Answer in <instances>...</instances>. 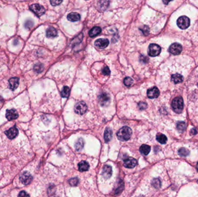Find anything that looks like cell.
I'll use <instances>...</instances> for the list:
<instances>
[{
  "mask_svg": "<svg viewBox=\"0 0 198 197\" xmlns=\"http://www.w3.org/2000/svg\"><path fill=\"white\" fill-rule=\"evenodd\" d=\"M84 141L82 138H79L77 141L75 143V148L77 151H79L81 150L82 149V148H84Z\"/></svg>",
  "mask_w": 198,
  "mask_h": 197,
  "instance_id": "cell-24",
  "label": "cell"
},
{
  "mask_svg": "<svg viewBox=\"0 0 198 197\" xmlns=\"http://www.w3.org/2000/svg\"><path fill=\"white\" fill-rule=\"evenodd\" d=\"M34 71L37 72V73H40L43 70H44V65L42 64H37L34 67Z\"/></svg>",
  "mask_w": 198,
  "mask_h": 197,
  "instance_id": "cell-31",
  "label": "cell"
},
{
  "mask_svg": "<svg viewBox=\"0 0 198 197\" xmlns=\"http://www.w3.org/2000/svg\"><path fill=\"white\" fill-rule=\"evenodd\" d=\"M30 9L37 16H41L45 12V9L43 6L39 4H33L30 7Z\"/></svg>",
  "mask_w": 198,
  "mask_h": 197,
  "instance_id": "cell-6",
  "label": "cell"
},
{
  "mask_svg": "<svg viewBox=\"0 0 198 197\" xmlns=\"http://www.w3.org/2000/svg\"><path fill=\"white\" fill-rule=\"evenodd\" d=\"M157 140L161 144H165L167 142V137L163 134H158L157 135Z\"/></svg>",
  "mask_w": 198,
  "mask_h": 197,
  "instance_id": "cell-25",
  "label": "cell"
},
{
  "mask_svg": "<svg viewBox=\"0 0 198 197\" xmlns=\"http://www.w3.org/2000/svg\"><path fill=\"white\" fill-rule=\"evenodd\" d=\"M103 176L106 179H108L111 177L112 173V167L110 165H106L104 166L103 169Z\"/></svg>",
  "mask_w": 198,
  "mask_h": 197,
  "instance_id": "cell-15",
  "label": "cell"
},
{
  "mask_svg": "<svg viewBox=\"0 0 198 197\" xmlns=\"http://www.w3.org/2000/svg\"><path fill=\"white\" fill-rule=\"evenodd\" d=\"M33 23L32 21L31 20H27L26 22H25V26L26 28H31L33 27Z\"/></svg>",
  "mask_w": 198,
  "mask_h": 197,
  "instance_id": "cell-38",
  "label": "cell"
},
{
  "mask_svg": "<svg viewBox=\"0 0 198 197\" xmlns=\"http://www.w3.org/2000/svg\"><path fill=\"white\" fill-rule=\"evenodd\" d=\"M19 79L16 77H12L9 80V86L12 90H15L17 88V87L19 86Z\"/></svg>",
  "mask_w": 198,
  "mask_h": 197,
  "instance_id": "cell-16",
  "label": "cell"
},
{
  "mask_svg": "<svg viewBox=\"0 0 198 197\" xmlns=\"http://www.w3.org/2000/svg\"><path fill=\"white\" fill-rule=\"evenodd\" d=\"M81 16L79 14L77 13H71L68 14L67 16V19L69 21L75 22H78L80 20Z\"/></svg>",
  "mask_w": 198,
  "mask_h": 197,
  "instance_id": "cell-17",
  "label": "cell"
},
{
  "mask_svg": "<svg viewBox=\"0 0 198 197\" xmlns=\"http://www.w3.org/2000/svg\"><path fill=\"white\" fill-rule=\"evenodd\" d=\"M177 24L179 28L181 29H186L188 28V27L190 25V20L189 19L186 17V16H183L180 17L177 21Z\"/></svg>",
  "mask_w": 198,
  "mask_h": 197,
  "instance_id": "cell-3",
  "label": "cell"
},
{
  "mask_svg": "<svg viewBox=\"0 0 198 197\" xmlns=\"http://www.w3.org/2000/svg\"><path fill=\"white\" fill-rule=\"evenodd\" d=\"M138 106H139V108H140V109H142V110H143V109H145L147 108V105L146 103L143 102H141L139 103V104H138Z\"/></svg>",
  "mask_w": 198,
  "mask_h": 197,
  "instance_id": "cell-35",
  "label": "cell"
},
{
  "mask_svg": "<svg viewBox=\"0 0 198 197\" xmlns=\"http://www.w3.org/2000/svg\"><path fill=\"white\" fill-rule=\"evenodd\" d=\"M172 80L174 83H179L183 80V76L181 74H174L172 76Z\"/></svg>",
  "mask_w": 198,
  "mask_h": 197,
  "instance_id": "cell-23",
  "label": "cell"
},
{
  "mask_svg": "<svg viewBox=\"0 0 198 197\" xmlns=\"http://www.w3.org/2000/svg\"><path fill=\"white\" fill-rule=\"evenodd\" d=\"M124 84L126 86H130L133 83V80L130 77H126L124 79Z\"/></svg>",
  "mask_w": 198,
  "mask_h": 197,
  "instance_id": "cell-32",
  "label": "cell"
},
{
  "mask_svg": "<svg viewBox=\"0 0 198 197\" xmlns=\"http://www.w3.org/2000/svg\"><path fill=\"white\" fill-rule=\"evenodd\" d=\"M79 170L81 172H85L87 171L89 168V164L85 161H82L78 164Z\"/></svg>",
  "mask_w": 198,
  "mask_h": 197,
  "instance_id": "cell-18",
  "label": "cell"
},
{
  "mask_svg": "<svg viewBox=\"0 0 198 197\" xmlns=\"http://www.w3.org/2000/svg\"><path fill=\"white\" fill-rule=\"evenodd\" d=\"M19 197H30V196L25 191H21L19 194Z\"/></svg>",
  "mask_w": 198,
  "mask_h": 197,
  "instance_id": "cell-37",
  "label": "cell"
},
{
  "mask_svg": "<svg viewBox=\"0 0 198 197\" xmlns=\"http://www.w3.org/2000/svg\"><path fill=\"white\" fill-rule=\"evenodd\" d=\"M18 116H19L18 113L15 109L7 110L6 112V118L9 121L16 119L18 117Z\"/></svg>",
  "mask_w": 198,
  "mask_h": 197,
  "instance_id": "cell-13",
  "label": "cell"
},
{
  "mask_svg": "<svg viewBox=\"0 0 198 197\" xmlns=\"http://www.w3.org/2000/svg\"><path fill=\"white\" fill-rule=\"evenodd\" d=\"M186 127V124L184 122H180L177 123V128L181 133H183L185 130Z\"/></svg>",
  "mask_w": 198,
  "mask_h": 197,
  "instance_id": "cell-27",
  "label": "cell"
},
{
  "mask_svg": "<svg viewBox=\"0 0 198 197\" xmlns=\"http://www.w3.org/2000/svg\"><path fill=\"white\" fill-rule=\"evenodd\" d=\"M50 4L53 6H56V5H59L60 3H62V1H61V0H60V1H58V0H53V1H50Z\"/></svg>",
  "mask_w": 198,
  "mask_h": 197,
  "instance_id": "cell-36",
  "label": "cell"
},
{
  "mask_svg": "<svg viewBox=\"0 0 198 197\" xmlns=\"http://www.w3.org/2000/svg\"><path fill=\"white\" fill-rule=\"evenodd\" d=\"M99 101L101 106H107L110 101V97L106 93H103L99 96Z\"/></svg>",
  "mask_w": 198,
  "mask_h": 197,
  "instance_id": "cell-9",
  "label": "cell"
},
{
  "mask_svg": "<svg viewBox=\"0 0 198 197\" xmlns=\"http://www.w3.org/2000/svg\"><path fill=\"white\" fill-rule=\"evenodd\" d=\"M70 92V89L68 86H64L61 92V96L63 98H67L68 97Z\"/></svg>",
  "mask_w": 198,
  "mask_h": 197,
  "instance_id": "cell-26",
  "label": "cell"
},
{
  "mask_svg": "<svg viewBox=\"0 0 198 197\" xmlns=\"http://www.w3.org/2000/svg\"><path fill=\"white\" fill-rule=\"evenodd\" d=\"M183 50L182 46L178 43H174L169 47V51L170 53L174 55H178Z\"/></svg>",
  "mask_w": 198,
  "mask_h": 197,
  "instance_id": "cell-8",
  "label": "cell"
},
{
  "mask_svg": "<svg viewBox=\"0 0 198 197\" xmlns=\"http://www.w3.org/2000/svg\"><path fill=\"white\" fill-rule=\"evenodd\" d=\"M150 150H151V148L147 145H143L140 148V153L144 156L148 155L150 152Z\"/></svg>",
  "mask_w": 198,
  "mask_h": 197,
  "instance_id": "cell-22",
  "label": "cell"
},
{
  "mask_svg": "<svg viewBox=\"0 0 198 197\" xmlns=\"http://www.w3.org/2000/svg\"><path fill=\"white\" fill-rule=\"evenodd\" d=\"M18 130L16 127H13L5 132V134L10 139L15 138L18 135Z\"/></svg>",
  "mask_w": 198,
  "mask_h": 197,
  "instance_id": "cell-12",
  "label": "cell"
},
{
  "mask_svg": "<svg viewBox=\"0 0 198 197\" xmlns=\"http://www.w3.org/2000/svg\"><path fill=\"white\" fill-rule=\"evenodd\" d=\"M101 29L100 27H95L90 30L89 33V35L90 37H95L99 34L101 33Z\"/></svg>",
  "mask_w": 198,
  "mask_h": 197,
  "instance_id": "cell-20",
  "label": "cell"
},
{
  "mask_svg": "<svg viewBox=\"0 0 198 197\" xmlns=\"http://www.w3.org/2000/svg\"><path fill=\"white\" fill-rule=\"evenodd\" d=\"M137 161L133 157H128L124 161V166L127 168H133L136 166Z\"/></svg>",
  "mask_w": 198,
  "mask_h": 197,
  "instance_id": "cell-11",
  "label": "cell"
},
{
  "mask_svg": "<svg viewBox=\"0 0 198 197\" xmlns=\"http://www.w3.org/2000/svg\"><path fill=\"white\" fill-rule=\"evenodd\" d=\"M68 183L71 186H76L79 183V180L76 177H74V178L70 179L68 180Z\"/></svg>",
  "mask_w": 198,
  "mask_h": 197,
  "instance_id": "cell-33",
  "label": "cell"
},
{
  "mask_svg": "<svg viewBox=\"0 0 198 197\" xmlns=\"http://www.w3.org/2000/svg\"><path fill=\"white\" fill-rule=\"evenodd\" d=\"M132 134V131L130 128L124 126L120 128L117 132L116 136L118 139L121 141H128Z\"/></svg>",
  "mask_w": 198,
  "mask_h": 197,
  "instance_id": "cell-1",
  "label": "cell"
},
{
  "mask_svg": "<svg viewBox=\"0 0 198 197\" xmlns=\"http://www.w3.org/2000/svg\"><path fill=\"white\" fill-rule=\"evenodd\" d=\"M99 7L100 9H102L103 10H106L109 4V2L105 1H100L99 2Z\"/></svg>",
  "mask_w": 198,
  "mask_h": 197,
  "instance_id": "cell-30",
  "label": "cell"
},
{
  "mask_svg": "<svg viewBox=\"0 0 198 197\" xmlns=\"http://www.w3.org/2000/svg\"><path fill=\"white\" fill-rule=\"evenodd\" d=\"M161 51V48L158 45L152 43L149 46L148 53L149 56L151 57H156L158 56Z\"/></svg>",
  "mask_w": 198,
  "mask_h": 197,
  "instance_id": "cell-5",
  "label": "cell"
},
{
  "mask_svg": "<svg viewBox=\"0 0 198 197\" xmlns=\"http://www.w3.org/2000/svg\"><path fill=\"white\" fill-rule=\"evenodd\" d=\"M102 73L104 75H109L110 74V70L108 67H105L102 70Z\"/></svg>",
  "mask_w": 198,
  "mask_h": 197,
  "instance_id": "cell-34",
  "label": "cell"
},
{
  "mask_svg": "<svg viewBox=\"0 0 198 197\" xmlns=\"http://www.w3.org/2000/svg\"><path fill=\"white\" fill-rule=\"evenodd\" d=\"M58 35L56 30L53 27H50L47 30V36L49 38H54Z\"/></svg>",
  "mask_w": 198,
  "mask_h": 197,
  "instance_id": "cell-21",
  "label": "cell"
},
{
  "mask_svg": "<svg viewBox=\"0 0 198 197\" xmlns=\"http://www.w3.org/2000/svg\"><path fill=\"white\" fill-rule=\"evenodd\" d=\"M87 106L85 102L83 101L77 102L74 107V111L76 114L82 115L84 114L87 111Z\"/></svg>",
  "mask_w": 198,
  "mask_h": 197,
  "instance_id": "cell-4",
  "label": "cell"
},
{
  "mask_svg": "<svg viewBox=\"0 0 198 197\" xmlns=\"http://www.w3.org/2000/svg\"><path fill=\"white\" fill-rule=\"evenodd\" d=\"M19 179L23 185H29L33 180V176L28 172L25 171L20 175Z\"/></svg>",
  "mask_w": 198,
  "mask_h": 197,
  "instance_id": "cell-7",
  "label": "cell"
},
{
  "mask_svg": "<svg viewBox=\"0 0 198 197\" xmlns=\"http://www.w3.org/2000/svg\"><path fill=\"white\" fill-rule=\"evenodd\" d=\"M108 44L109 41L106 38H100L95 42V45L99 49H104L108 46Z\"/></svg>",
  "mask_w": 198,
  "mask_h": 197,
  "instance_id": "cell-10",
  "label": "cell"
},
{
  "mask_svg": "<svg viewBox=\"0 0 198 197\" xmlns=\"http://www.w3.org/2000/svg\"><path fill=\"white\" fill-rule=\"evenodd\" d=\"M197 171H198V162L197 163Z\"/></svg>",
  "mask_w": 198,
  "mask_h": 197,
  "instance_id": "cell-40",
  "label": "cell"
},
{
  "mask_svg": "<svg viewBox=\"0 0 198 197\" xmlns=\"http://www.w3.org/2000/svg\"><path fill=\"white\" fill-rule=\"evenodd\" d=\"M197 133V130H196L195 129L193 128V129L191 130V134L192 135H195Z\"/></svg>",
  "mask_w": 198,
  "mask_h": 197,
  "instance_id": "cell-39",
  "label": "cell"
},
{
  "mask_svg": "<svg viewBox=\"0 0 198 197\" xmlns=\"http://www.w3.org/2000/svg\"><path fill=\"white\" fill-rule=\"evenodd\" d=\"M112 136V130L110 128H107L105 130L104 134V140L106 142H108L110 141L111 139Z\"/></svg>",
  "mask_w": 198,
  "mask_h": 197,
  "instance_id": "cell-19",
  "label": "cell"
},
{
  "mask_svg": "<svg viewBox=\"0 0 198 197\" xmlns=\"http://www.w3.org/2000/svg\"><path fill=\"white\" fill-rule=\"evenodd\" d=\"M152 185L156 188H159L161 186V182L159 179L155 178L152 181Z\"/></svg>",
  "mask_w": 198,
  "mask_h": 197,
  "instance_id": "cell-28",
  "label": "cell"
},
{
  "mask_svg": "<svg viewBox=\"0 0 198 197\" xmlns=\"http://www.w3.org/2000/svg\"><path fill=\"white\" fill-rule=\"evenodd\" d=\"M178 154L181 156H187L189 155V151L186 149V148H181L179 150H178Z\"/></svg>",
  "mask_w": 198,
  "mask_h": 197,
  "instance_id": "cell-29",
  "label": "cell"
},
{
  "mask_svg": "<svg viewBox=\"0 0 198 197\" xmlns=\"http://www.w3.org/2000/svg\"><path fill=\"white\" fill-rule=\"evenodd\" d=\"M172 107L175 112L180 113L184 107V101L182 97H177L174 99L172 102Z\"/></svg>",
  "mask_w": 198,
  "mask_h": 197,
  "instance_id": "cell-2",
  "label": "cell"
},
{
  "mask_svg": "<svg viewBox=\"0 0 198 197\" xmlns=\"http://www.w3.org/2000/svg\"><path fill=\"white\" fill-rule=\"evenodd\" d=\"M159 96V91L156 87L151 88L147 91V96L151 99L156 98Z\"/></svg>",
  "mask_w": 198,
  "mask_h": 197,
  "instance_id": "cell-14",
  "label": "cell"
}]
</instances>
